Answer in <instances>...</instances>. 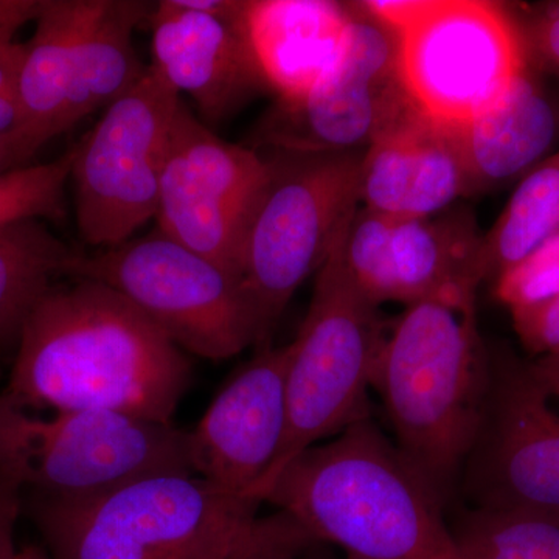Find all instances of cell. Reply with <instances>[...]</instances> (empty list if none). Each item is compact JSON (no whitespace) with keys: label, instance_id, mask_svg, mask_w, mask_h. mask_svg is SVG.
<instances>
[{"label":"cell","instance_id":"6da1fadb","mask_svg":"<svg viewBox=\"0 0 559 559\" xmlns=\"http://www.w3.org/2000/svg\"><path fill=\"white\" fill-rule=\"evenodd\" d=\"M190 364L116 290L55 285L17 342L9 399L33 411H98L173 425Z\"/></svg>","mask_w":559,"mask_h":559},{"label":"cell","instance_id":"7a4b0ae2","mask_svg":"<svg viewBox=\"0 0 559 559\" xmlns=\"http://www.w3.org/2000/svg\"><path fill=\"white\" fill-rule=\"evenodd\" d=\"M264 502L344 559H462L448 503L371 417L290 460Z\"/></svg>","mask_w":559,"mask_h":559},{"label":"cell","instance_id":"3957f363","mask_svg":"<svg viewBox=\"0 0 559 559\" xmlns=\"http://www.w3.org/2000/svg\"><path fill=\"white\" fill-rule=\"evenodd\" d=\"M489 374L476 304L409 305L389 325L378 353L371 389L393 443L447 503L479 430Z\"/></svg>","mask_w":559,"mask_h":559},{"label":"cell","instance_id":"277c9868","mask_svg":"<svg viewBox=\"0 0 559 559\" xmlns=\"http://www.w3.org/2000/svg\"><path fill=\"white\" fill-rule=\"evenodd\" d=\"M260 500L194 474H159L86 499L32 496L51 559H229Z\"/></svg>","mask_w":559,"mask_h":559},{"label":"cell","instance_id":"5b68a950","mask_svg":"<svg viewBox=\"0 0 559 559\" xmlns=\"http://www.w3.org/2000/svg\"><path fill=\"white\" fill-rule=\"evenodd\" d=\"M360 7L393 33L399 75L419 112L465 123L528 69L511 5L487 0H370Z\"/></svg>","mask_w":559,"mask_h":559},{"label":"cell","instance_id":"8992f818","mask_svg":"<svg viewBox=\"0 0 559 559\" xmlns=\"http://www.w3.org/2000/svg\"><path fill=\"white\" fill-rule=\"evenodd\" d=\"M348 226L316 274L310 308L288 344V428L274 465L252 491L261 503L290 460L371 417V380L389 325L349 274Z\"/></svg>","mask_w":559,"mask_h":559},{"label":"cell","instance_id":"52a82bcc","mask_svg":"<svg viewBox=\"0 0 559 559\" xmlns=\"http://www.w3.org/2000/svg\"><path fill=\"white\" fill-rule=\"evenodd\" d=\"M159 474H194L187 430L112 412L33 411L0 393V476L22 491L86 499Z\"/></svg>","mask_w":559,"mask_h":559},{"label":"cell","instance_id":"ba28073f","mask_svg":"<svg viewBox=\"0 0 559 559\" xmlns=\"http://www.w3.org/2000/svg\"><path fill=\"white\" fill-rule=\"evenodd\" d=\"M66 277L116 290L173 344L204 359L270 345L241 275L160 230L92 255L73 253Z\"/></svg>","mask_w":559,"mask_h":559},{"label":"cell","instance_id":"9c48e42d","mask_svg":"<svg viewBox=\"0 0 559 559\" xmlns=\"http://www.w3.org/2000/svg\"><path fill=\"white\" fill-rule=\"evenodd\" d=\"M364 151H272L266 157L270 182L241 255L242 282L259 311L266 344H272V331L290 297L318 274L360 207Z\"/></svg>","mask_w":559,"mask_h":559},{"label":"cell","instance_id":"30bf717a","mask_svg":"<svg viewBox=\"0 0 559 559\" xmlns=\"http://www.w3.org/2000/svg\"><path fill=\"white\" fill-rule=\"evenodd\" d=\"M180 95L153 68L73 146L76 223L91 246L116 248L156 218Z\"/></svg>","mask_w":559,"mask_h":559},{"label":"cell","instance_id":"8fae6325","mask_svg":"<svg viewBox=\"0 0 559 559\" xmlns=\"http://www.w3.org/2000/svg\"><path fill=\"white\" fill-rule=\"evenodd\" d=\"M484 415L459 484L471 509L559 518V412L530 359L495 349Z\"/></svg>","mask_w":559,"mask_h":559},{"label":"cell","instance_id":"7c38bea8","mask_svg":"<svg viewBox=\"0 0 559 559\" xmlns=\"http://www.w3.org/2000/svg\"><path fill=\"white\" fill-rule=\"evenodd\" d=\"M352 5L341 60L304 97L277 98L253 130V146L290 153L364 151L411 108L395 36L360 3Z\"/></svg>","mask_w":559,"mask_h":559},{"label":"cell","instance_id":"4fadbf2b","mask_svg":"<svg viewBox=\"0 0 559 559\" xmlns=\"http://www.w3.org/2000/svg\"><path fill=\"white\" fill-rule=\"evenodd\" d=\"M270 175L259 151L219 139L180 103L162 171L159 230L241 275L242 246Z\"/></svg>","mask_w":559,"mask_h":559},{"label":"cell","instance_id":"5bb4252c","mask_svg":"<svg viewBox=\"0 0 559 559\" xmlns=\"http://www.w3.org/2000/svg\"><path fill=\"white\" fill-rule=\"evenodd\" d=\"M289 347L257 348L189 436L191 468L216 487L249 496L274 465L288 428Z\"/></svg>","mask_w":559,"mask_h":559},{"label":"cell","instance_id":"9a60e30c","mask_svg":"<svg viewBox=\"0 0 559 559\" xmlns=\"http://www.w3.org/2000/svg\"><path fill=\"white\" fill-rule=\"evenodd\" d=\"M241 20L201 13L180 0H162L151 11V68L179 95H189L207 121L226 119L267 90Z\"/></svg>","mask_w":559,"mask_h":559},{"label":"cell","instance_id":"2e32d148","mask_svg":"<svg viewBox=\"0 0 559 559\" xmlns=\"http://www.w3.org/2000/svg\"><path fill=\"white\" fill-rule=\"evenodd\" d=\"M454 127L414 105L364 151L360 202L395 218H428L469 197Z\"/></svg>","mask_w":559,"mask_h":559},{"label":"cell","instance_id":"e0dca14e","mask_svg":"<svg viewBox=\"0 0 559 559\" xmlns=\"http://www.w3.org/2000/svg\"><path fill=\"white\" fill-rule=\"evenodd\" d=\"M484 235L466 210H443L428 218H395L380 280L371 300L406 307L425 300L476 304Z\"/></svg>","mask_w":559,"mask_h":559},{"label":"cell","instance_id":"ac0fdd59","mask_svg":"<svg viewBox=\"0 0 559 559\" xmlns=\"http://www.w3.org/2000/svg\"><path fill=\"white\" fill-rule=\"evenodd\" d=\"M352 21V3L260 0L246 2L241 27L267 90L296 100L341 60Z\"/></svg>","mask_w":559,"mask_h":559},{"label":"cell","instance_id":"d6986e66","mask_svg":"<svg viewBox=\"0 0 559 559\" xmlns=\"http://www.w3.org/2000/svg\"><path fill=\"white\" fill-rule=\"evenodd\" d=\"M454 130L471 194L485 193L525 178L547 159L559 139V106L530 61L502 97Z\"/></svg>","mask_w":559,"mask_h":559},{"label":"cell","instance_id":"ffe728a7","mask_svg":"<svg viewBox=\"0 0 559 559\" xmlns=\"http://www.w3.org/2000/svg\"><path fill=\"white\" fill-rule=\"evenodd\" d=\"M98 0L40 2L36 31L25 43L17 95L24 109V132L40 146L61 134L81 35Z\"/></svg>","mask_w":559,"mask_h":559},{"label":"cell","instance_id":"44dd1931","mask_svg":"<svg viewBox=\"0 0 559 559\" xmlns=\"http://www.w3.org/2000/svg\"><path fill=\"white\" fill-rule=\"evenodd\" d=\"M153 5L135 0H98L81 35L61 134L95 110L108 108L145 75L134 47L135 28L150 20Z\"/></svg>","mask_w":559,"mask_h":559},{"label":"cell","instance_id":"7402d4cb","mask_svg":"<svg viewBox=\"0 0 559 559\" xmlns=\"http://www.w3.org/2000/svg\"><path fill=\"white\" fill-rule=\"evenodd\" d=\"M73 253L39 219L0 229V348L20 342L32 312L55 278L66 275Z\"/></svg>","mask_w":559,"mask_h":559},{"label":"cell","instance_id":"603a6c76","mask_svg":"<svg viewBox=\"0 0 559 559\" xmlns=\"http://www.w3.org/2000/svg\"><path fill=\"white\" fill-rule=\"evenodd\" d=\"M558 231L559 153L518 182L495 226L484 235L481 278L495 283Z\"/></svg>","mask_w":559,"mask_h":559},{"label":"cell","instance_id":"cb8c5ba5","mask_svg":"<svg viewBox=\"0 0 559 559\" xmlns=\"http://www.w3.org/2000/svg\"><path fill=\"white\" fill-rule=\"evenodd\" d=\"M462 559H559V518L466 509L451 524Z\"/></svg>","mask_w":559,"mask_h":559},{"label":"cell","instance_id":"d4e9b609","mask_svg":"<svg viewBox=\"0 0 559 559\" xmlns=\"http://www.w3.org/2000/svg\"><path fill=\"white\" fill-rule=\"evenodd\" d=\"M72 164L73 148L49 164L28 165L0 178V229L17 221L60 218Z\"/></svg>","mask_w":559,"mask_h":559},{"label":"cell","instance_id":"484cf974","mask_svg":"<svg viewBox=\"0 0 559 559\" xmlns=\"http://www.w3.org/2000/svg\"><path fill=\"white\" fill-rule=\"evenodd\" d=\"M331 549L285 511L277 510L270 516H259L229 559H344Z\"/></svg>","mask_w":559,"mask_h":559},{"label":"cell","instance_id":"4316f807","mask_svg":"<svg viewBox=\"0 0 559 559\" xmlns=\"http://www.w3.org/2000/svg\"><path fill=\"white\" fill-rule=\"evenodd\" d=\"M496 299L509 311L525 310L559 296V231L495 282Z\"/></svg>","mask_w":559,"mask_h":559},{"label":"cell","instance_id":"83f0119b","mask_svg":"<svg viewBox=\"0 0 559 559\" xmlns=\"http://www.w3.org/2000/svg\"><path fill=\"white\" fill-rule=\"evenodd\" d=\"M520 24L530 61L559 73V2L511 5Z\"/></svg>","mask_w":559,"mask_h":559},{"label":"cell","instance_id":"f1b7e54d","mask_svg":"<svg viewBox=\"0 0 559 559\" xmlns=\"http://www.w3.org/2000/svg\"><path fill=\"white\" fill-rule=\"evenodd\" d=\"M510 314L522 347L533 359H559V296Z\"/></svg>","mask_w":559,"mask_h":559},{"label":"cell","instance_id":"f546056e","mask_svg":"<svg viewBox=\"0 0 559 559\" xmlns=\"http://www.w3.org/2000/svg\"><path fill=\"white\" fill-rule=\"evenodd\" d=\"M22 489L0 476V559L13 558L14 527L21 513Z\"/></svg>","mask_w":559,"mask_h":559},{"label":"cell","instance_id":"4dcf8cb0","mask_svg":"<svg viewBox=\"0 0 559 559\" xmlns=\"http://www.w3.org/2000/svg\"><path fill=\"white\" fill-rule=\"evenodd\" d=\"M40 148L43 146L24 131L13 132L0 139V178L28 167V162Z\"/></svg>","mask_w":559,"mask_h":559},{"label":"cell","instance_id":"1f68e13d","mask_svg":"<svg viewBox=\"0 0 559 559\" xmlns=\"http://www.w3.org/2000/svg\"><path fill=\"white\" fill-rule=\"evenodd\" d=\"M39 10L40 2L35 0H0V46L13 43L16 32L35 21Z\"/></svg>","mask_w":559,"mask_h":559},{"label":"cell","instance_id":"d6a6232c","mask_svg":"<svg viewBox=\"0 0 559 559\" xmlns=\"http://www.w3.org/2000/svg\"><path fill=\"white\" fill-rule=\"evenodd\" d=\"M24 57L25 43L13 40L0 46V92L17 90Z\"/></svg>","mask_w":559,"mask_h":559},{"label":"cell","instance_id":"836d02e7","mask_svg":"<svg viewBox=\"0 0 559 559\" xmlns=\"http://www.w3.org/2000/svg\"><path fill=\"white\" fill-rule=\"evenodd\" d=\"M24 109L16 90L0 92V139L24 131Z\"/></svg>","mask_w":559,"mask_h":559},{"label":"cell","instance_id":"e575fe53","mask_svg":"<svg viewBox=\"0 0 559 559\" xmlns=\"http://www.w3.org/2000/svg\"><path fill=\"white\" fill-rule=\"evenodd\" d=\"M530 362L551 399L559 400V359H530Z\"/></svg>","mask_w":559,"mask_h":559},{"label":"cell","instance_id":"d590c367","mask_svg":"<svg viewBox=\"0 0 559 559\" xmlns=\"http://www.w3.org/2000/svg\"><path fill=\"white\" fill-rule=\"evenodd\" d=\"M11 559H51L46 550L40 549L36 546L22 547L14 551L13 558Z\"/></svg>","mask_w":559,"mask_h":559}]
</instances>
